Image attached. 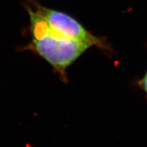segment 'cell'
<instances>
[{"mask_svg":"<svg viewBox=\"0 0 147 147\" xmlns=\"http://www.w3.org/2000/svg\"><path fill=\"white\" fill-rule=\"evenodd\" d=\"M42 14L51 28L70 39L83 41L102 49H108L104 40L95 36L68 14L57 10L40 7Z\"/></svg>","mask_w":147,"mask_h":147,"instance_id":"7a4b0ae2","label":"cell"},{"mask_svg":"<svg viewBox=\"0 0 147 147\" xmlns=\"http://www.w3.org/2000/svg\"><path fill=\"white\" fill-rule=\"evenodd\" d=\"M34 45L38 54L63 77L67 67L92 47L88 42L67 38L51 27L49 36L42 40H34Z\"/></svg>","mask_w":147,"mask_h":147,"instance_id":"6da1fadb","label":"cell"},{"mask_svg":"<svg viewBox=\"0 0 147 147\" xmlns=\"http://www.w3.org/2000/svg\"><path fill=\"white\" fill-rule=\"evenodd\" d=\"M140 84L147 94V71L143 78L140 81Z\"/></svg>","mask_w":147,"mask_h":147,"instance_id":"3957f363","label":"cell"}]
</instances>
